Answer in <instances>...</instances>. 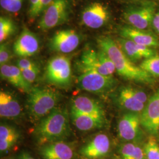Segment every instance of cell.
<instances>
[{"label": "cell", "instance_id": "cell-15", "mask_svg": "<svg viewBox=\"0 0 159 159\" xmlns=\"http://www.w3.org/2000/svg\"><path fill=\"white\" fill-rule=\"evenodd\" d=\"M119 33L121 37L131 40L139 45L156 48H159V39L148 30H142L131 26L120 27Z\"/></svg>", "mask_w": 159, "mask_h": 159}, {"label": "cell", "instance_id": "cell-29", "mask_svg": "<svg viewBox=\"0 0 159 159\" xmlns=\"http://www.w3.org/2000/svg\"><path fill=\"white\" fill-rule=\"evenodd\" d=\"M136 147V144L132 143H127L124 144L120 150V153L122 159H130L134 150Z\"/></svg>", "mask_w": 159, "mask_h": 159}, {"label": "cell", "instance_id": "cell-25", "mask_svg": "<svg viewBox=\"0 0 159 159\" xmlns=\"http://www.w3.org/2000/svg\"><path fill=\"white\" fill-rule=\"evenodd\" d=\"M140 67L152 77H159V56L156 54L153 57L145 59L140 65Z\"/></svg>", "mask_w": 159, "mask_h": 159}, {"label": "cell", "instance_id": "cell-27", "mask_svg": "<svg viewBox=\"0 0 159 159\" xmlns=\"http://www.w3.org/2000/svg\"><path fill=\"white\" fill-rule=\"evenodd\" d=\"M24 0H0L1 8L6 11L17 12L23 6Z\"/></svg>", "mask_w": 159, "mask_h": 159}, {"label": "cell", "instance_id": "cell-1", "mask_svg": "<svg viewBox=\"0 0 159 159\" xmlns=\"http://www.w3.org/2000/svg\"><path fill=\"white\" fill-rule=\"evenodd\" d=\"M97 41L100 48L102 49L113 62L116 72L126 80L144 84H152L154 79L131 61L120 48L116 41L108 36H100Z\"/></svg>", "mask_w": 159, "mask_h": 159}, {"label": "cell", "instance_id": "cell-23", "mask_svg": "<svg viewBox=\"0 0 159 159\" xmlns=\"http://www.w3.org/2000/svg\"><path fill=\"white\" fill-rule=\"evenodd\" d=\"M16 26L14 22L10 18L0 17V42L3 43L16 32Z\"/></svg>", "mask_w": 159, "mask_h": 159}, {"label": "cell", "instance_id": "cell-24", "mask_svg": "<svg viewBox=\"0 0 159 159\" xmlns=\"http://www.w3.org/2000/svg\"><path fill=\"white\" fill-rule=\"evenodd\" d=\"M20 137V133L12 125L1 124L0 125V142L11 141L17 143Z\"/></svg>", "mask_w": 159, "mask_h": 159}, {"label": "cell", "instance_id": "cell-6", "mask_svg": "<svg viewBox=\"0 0 159 159\" xmlns=\"http://www.w3.org/2000/svg\"><path fill=\"white\" fill-rule=\"evenodd\" d=\"M68 0H54L42 13L38 27L42 31H48L64 24L70 14Z\"/></svg>", "mask_w": 159, "mask_h": 159}, {"label": "cell", "instance_id": "cell-11", "mask_svg": "<svg viewBox=\"0 0 159 159\" xmlns=\"http://www.w3.org/2000/svg\"><path fill=\"white\" fill-rule=\"evenodd\" d=\"M80 37L74 30H63L58 31L50 42V46L53 51L68 54L74 51L79 46Z\"/></svg>", "mask_w": 159, "mask_h": 159}, {"label": "cell", "instance_id": "cell-31", "mask_svg": "<svg viewBox=\"0 0 159 159\" xmlns=\"http://www.w3.org/2000/svg\"><path fill=\"white\" fill-rule=\"evenodd\" d=\"M17 66L21 70L39 68L35 63L27 58H20L17 61Z\"/></svg>", "mask_w": 159, "mask_h": 159}, {"label": "cell", "instance_id": "cell-4", "mask_svg": "<svg viewBox=\"0 0 159 159\" xmlns=\"http://www.w3.org/2000/svg\"><path fill=\"white\" fill-rule=\"evenodd\" d=\"M77 67L82 73L94 71L110 76L116 71L113 62L101 48H87L80 58Z\"/></svg>", "mask_w": 159, "mask_h": 159}, {"label": "cell", "instance_id": "cell-7", "mask_svg": "<svg viewBox=\"0 0 159 159\" xmlns=\"http://www.w3.org/2000/svg\"><path fill=\"white\" fill-rule=\"evenodd\" d=\"M77 83L82 90L92 93L104 94L113 89L117 84V80L113 75H104L89 71L81 74Z\"/></svg>", "mask_w": 159, "mask_h": 159}, {"label": "cell", "instance_id": "cell-9", "mask_svg": "<svg viewBox=\"0 0 159 159\" xmlns=\"http://www.w3.org/2000/svg\"><path fill=\"white\" fill-rule=\"evenodd\" d=\"M141 125L150 134L156 135L159 131V88L150 97L140 114Z\"/></svg>", "mask_w": 159, "mask_h": 159}, {"label": "cell", "instance_id": "cell-12", "mask_svg": "<svg viewBox=\"0 0 159 159\" xmlns=\"http://www.w3.org/2000/svg\"><path fill=\"white\" fill-rule=\"evenodd\" d=\"M141 122L138 113L129 112L120 118L118 123V134L120 138L127 142H133L142 136Z\"/></svg>", "mask_w": 159, "mask_h": 159}, {"label": "cell", "instance_id": "cell-3", "mask_svg": "<svg viewBox=\"0 0 159 159\" xmlns=\"http://www.w3.org/2000/svg\"><path fill=\"white\" fill-rule=\"evenodd\" d=\"M60 94L50 87H33L29 93L27 110L30 119L40 121L57 108Z\"/></svg>", "mask_w": 159, "mask_h": 159}, {"label": "cell", "instance_id": "cell-22", "mask_svg": "<svg viewBox=\"0 0 159 159\" xmlns=\"http://www.w3.org/2000/svg\"><path fill=\"white\" fill-rule=\"evenodd\" d=\"M117 100L120 105L129 111L135 113H141L145 107L146 104L140 102L133 94L131 87H122L117 96Z\"/></svg>", "mask_w": 159, "mask_h": 159}, {"label": "cell", "instance_id": "cell-21", "mask_svg": "<svg viewBox=\"0 0 159 159\" xmlns=\"http://www.w3.org/2000/svg\"><path fill=\"white\" fill-rule=\"evenodd\" d=\"M71 108L82 113L106 117L101 103L89 97H76L73 100Z\"/></svg>", "mask_w": 159, "mask_h": 159}, {"label": "cell", "instance_id": "cell-17", "mask_svg": "<svg viewBox=\"0 0 159 159\" xmlns=\"http://www.w3.org/2000/svg\"><path fill=\"white\" fill-rule=\"evenodd\" d=\"M40 153L44 159H73L75 150L72 144L58 141L41 146Z\"/></svg>", "mask_w": 159, "mask_h": 159}, {"label": "cell", "instance_id": "cell-32", "mask_svg": "<svg viewBox=\"0 0 159 159\" xmlns=\"http://www.w3.org/2000/svg\"><path fill=\"white\" fill-rule=\"evenodd\" d=\"M131 91H132L133 94L134 95V96L136 97L137 99L138 100H139L140 102H143L144 104L147 103L148 98V96L145 92H144L140 89L134 88L132 87H131Z\"/></svg>", "mask_w": 159, "mask_h": 159}, {"label": "cell", "instance_id": "cell-5", "mask_svg": "<svg viewBox=\"0 0 159 159\" xmlns=\"http://www.w3.org/2000/svg\"><path fill=\"white\" fill-rule=\"evenodd\" d=\"M47 81L60 88H66L71 83V67L70 58L64 56L52 57L46 69Z\"/></svg>", "mask_w": 159, "mask_h": 159}, {"label": "cell", "instance_id": "cell-18", "mask_svg": "<svg viewBox=\"0 0 159 159\" xmlns=\"http://www.w3.org/2000/svg\"><path fill=\"white\" fill-rule=\"evenodd\" d=\"M0 74L2 79L22 92L29 94L33 89L31 84L24 78L21 70L17 66L9 64L1 66Z\"/></svg>", "mask_w": 159, "mask_h": 159}, {"label": "cell", "instance_id": "cell-26", "mask_svg": "<svg viewBox=\"0 0 159 159\" xmlns=\"http://www.w3.org/2000/svg\"><path fill=\"white\" fill-rule=\"evenodd\" d=\"M143 150L146 159H159V146L153 137L148 139Z\"/></svg>", "mask_w": 159, "mask_h": 159}, {"label": "cell", "instance_id": "cell-2", "mask_svg": "<svg viewBox=\"0 0 159 159\" xmlns=\"http://www.w3.org/2000/svg\"><path fill=\"white\" fill-rule=\"evenodd\" d=\"M33 133L35 139L41 146L63 141L71 133L67 111L64 108H55L39 121Z\"/></svg>", "mask_w": 159, "mask_h": 159}, {"label": "cell", "instance_id": "cell-34", "mask_svg": "<svg viewBox=\"0 0 159 159\" xmlns=\"http://www.w3.org/2000/svg\"><path fill=\"white\" fill-rule=\"evenodd\" d=\"M54 0H40V3L36 11V17L42 14L46 8L50 6Z\"/></svg>", "mask_w": 159, "mask_h": 159}, {"label": "cell", "instance_id": "cell-33", "mask_svg": "<svg viewBox=\"0 0 159 159\" xmlns=\"http://www.w3.org/2000/svg\"><path fill=\"white\" fill-rule=\"evenodd\" d=\"M40 0H30L29 16L30 18L36 17V11L40 3Z\"/></svg>", "mask_w": 159, "mask_h": 159}, {"label": "cell", "instance_id": "cell-13", "mask_svg": "<svg viewBox=\"0 0 159 159\" xmlns=\"http://www.w3.org/2000/svg\"><path fill=\"white\" fill-rule=\"evenodd\" d=\"M40 48L39 40L35 34L27 27L23 29L14 44L13 51L21 58H27L35 55Z\"/></svg>", "mask_w": 159, "mask_h": 159}, {"label": "cell", "instance_id": "cell-35", "mask_svg": "<svg viewBox=\"0 0 159 159\" xmlns=\"http://www.w3.org/2000/svg\"><path fill=\"white\" fill-rule=\"evenodd\" d=\"M146 156L143 148H141L140 146L136 145L134 152L133 154L130 159H146Z\"/></svg>", "mask_w": 159, "mask_h": 159}, {"label": "cell", "instance_id": "cell-14", "mask_svg": "<svg viewBox=\"0 0 159 159\" xmlns=\"http://www.w3.org/2000/svg\"><path fill=\"white\" fill-rule=\"evenodd\" d=\"M110 141L105 134H98L91 140L83 146L80 150L84 159H98L108 154Z\"/></svg>", "mask_w": 159, "mask_h": 159}, {"label": "cell", "instance_id": "cell-28", "mask_svg": "<svg viewBox=\"0 0 159 159\" xmlns=\"http://www.w3.org/2000/svg\"><path fill=\"white\" fill-rule=\"evenodd\" d=\"M11 51L7 43H1L0 46V64H8L12 58Z\"/></svg>", "mask_w": 159, "mask_h": 159}, {"label": "cell", "instance_id": "cell-36", "mask_svg": "<svg viewBox=\"0 0 159 159\" xmlns=\"http://www.w3.org/2000/svg\"><path fill=\"white\" fill-rule=\"evenodd\" d=\"M152 26L153 27L155 31L159 34V11L156 12L154 14L152 23Z\"/></svg>", "mask_w": 159, "mask_h": 159}, {"label": "cell", "instance_id": "cell-30", "mask_svg": "<svg viewBox=\"0 0 159 159\" xmlns=\"http://www.w3.org/2000/svg\"><path fill=\"white\" fill-rule=\"evenodd\" d=\"M21 71L24 78L30 84L34 83L40 72L39 68L21 70Z\"/></svg>", "mask_w": 159, "mask_h": 159}, {"label": "cell", "instance_id": "cell-19", "mask_svg": "<svg viewBox=\"0 0 159 159\" xmlns=\"http://www.w3.org/2000/svg\"><path fill=\"white\" fill-rule=\"evenodd\" d=\"M70 119L74 126L81 131L101 129L106 123V117L82 113L71 108Z\"/></svg>", "mask_w": 159, "mask_h": 159}, {"label": "cell", "instance_id": "cell-20", "mask_svg": "<svg viewBox=\"0 0 159 159\" xmlns=\"http://www.w3.org/2000/svg\"><path fill=\"white\" fill-rule=\"evenodd\" d=\"M20 103L12 93L1 90L0 92V116L1 118L14 119L21 113Z\"/></svg>", "mask_w": 159, "mask_h": 159}, {"label": "cell", "instance_id": "cell-37", "mask_svg": "<svg viewBox=\"0 0 159 159\" xmlns=\"http://www.w3.org/2000/svg\"><path fill=\"white\" fill-rule=\"evenodd\" d=\"M18 159H35L33 157H32L30 154H29L25 152H23L21 154L19 157Z\"/></svg>", "mask_w": 159, "mask_h": 159}, {"label": "cell", "instance_id": "cell-10", "mask_svg": "<svg viewBox=\"0 0 159 159\" xmlns=\"http://www.w3.org/2000/svg\"><path fill=\"white\" fill-rule=\"evenodd\" d=\"M110 14L107 8L100 2H94L84 8L81 14V23L87 27L98 29L108 22Z\"/></svg>", "mask_w": 159, "mask_h": 159}, {"label": "cell", "instance_id": "cell-16", "mask_svg": "<svg viewBox=\"0 0 159 159\" xmlns=\"http://www.w3.org/2000/svg\"><path fill=\"white\" fill-rule=\"evenodd\" d=\"M116 43L120 48L133 63L142 59H147L157 54L155 48L139 45L130 40L119 38Z\"/></svg>", "mask_w": 159, "mask_h": 159}, {"label": "cell", "instance_id": "cell-8", "mask_svg": "<svg viewBox=\"0 0 159 159\" xmlns=\"http://www.w3.org/2000/svg\"><path fill=\"white\" fill-rule=\"evenodd\" d=\"M156 6L153 2H145L142 5L130 7L123 14L125 21L130 26L142 30H147L152 26Z\"/></svg>", "mask_w": 159, "mask_h": 159}]
</instances>
